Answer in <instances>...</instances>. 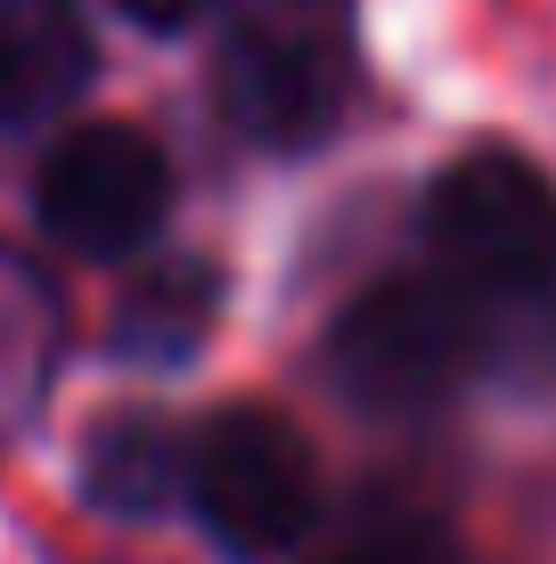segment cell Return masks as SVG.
Returning a JSON list of instances; mask_svg holds the SVG:
<instances>
[{
  "label": "cell",
  "mask_w": 556,
  "mask_h": 564,
  "mask_svg": "<svg viewBox=\"0 0 556 564\" xmlns=\"http://www.w3.org/2000/svg\"><path fill=\"white\" fill-rule=\"evenodd\" d=\"M221 115L262 148H312L336 131L344 90H352V42L319 0H271L238 17L214 57Z\"/></svg>",
  "instance_id": "cell-1"
},
{
  "label": "cell",
  "mask_w": 556,
  "mask_h": 564,
  "mask_svg": "<svg viewBox=\"0 0 556 564\" xmlns=\"http://www.w3.org/2000/svg\"><path fill=\"white\" fill-rule=\"evenodd\" d=\"M336 384L369 410H426L483 360V295L434 279H393L336 319Z\"/></svg>",
  "instance_id": "cell-2"
},
{
  "label": "cell",
  "mask_w": 556,
  "mask_h": 564,
  "mask_svg": "<svg viewBox=\"0 0 556 564\" xmlns=\"http://www.w3.org/2000/svg\"><path fill=\"white\" fill-rule=\"evenodd\" d=\"M188 499H197L205 532L229 556L262 564L279 549H295L303 523H312V451L303 434L271 410H221L188 451Z\"/></svg>",
  "instance_id": "cell-3"
},
{
  "label": "cell",
  "mask_w": 556,
  "mask_h": 564,
  "mask_svg": "<svg viewBox=\"0 0 556 564\" xmlns=\"http://www.w3.org/2000/svg\"><path fill=\"white\" fill-rule=\"evenodd\" d=\"M172 205V164L164 148L148 140V131L131 123H83L66 131V140L50 148L42 181H33V213H42V229L57 246H74V254L90 262H115L131 254V246L156 238Z\"/></svg>",
  "instance_id": "cell-4"
},
{
  "label": "cell",
  "mask_w": 556,
  "mask_h": 564,
  "mask_svg": "<svg viewBox=\"0 0 556 564\" xmlns=\"http://www.w3.org/2000/svg\"><path fill=\"white\" fill-rule=\"evenodd\" d=\"M426 238L467 286L483 295H532L556 279V188L532 164L475 155L426 197Z\"/></svg>",
  "instance_id": "cell-5"
},
{
  "label": "cell",
  "mask_w": 556,
  "mask_h": 564,
  "mask_svg": "<svg viewBox=\"0 0 556 564\" xmlns=\"http://www.w3.org/2000/svg\"><path fill=\"white\" fill-rule=\"evenodd\" d=\"M90 66V25L74 0H0V131L50 123L66 99H83Z\"/></svg>",
  "instance_id": "cell-6"
},
{
  "label": "cell",
  "mask_w": 556,
  "mask_h": 564,
  "mask_svg": "<svg viewBox=\"0 0 556 564\" xmlns=\"http://www.w3.org/2000/svg\"><path fill=\"white\" fill-rule=\"evenodd\" d=\"M57 344H66V311L42 262H25L17 246H0V434L42 410L57 377Z\"/></svg>",
  "instance_id": "cell-7"
},
{
  "label": "cell",
  "mask_w": 556,
  "mask_h": 564,
  "mask_svg": "<svg viewBox=\"0 0 556 564\" xmlns=\"http://www.w3.org/2000/svg\"><path fill=\"white\" fill-rule=\"evenodd\" d=\"M214 327V270L205 262H156L131 279V295L115 303V344L148 368L188 360Z\"/></svg>",
  "instance_id": "cell-8"
},
{
  "label": "cell",
  "mask_w": 556,
  "mask_h": 564,
  "mask_svg": "<svg viewBox=\"0 0 556 564\" xmlns=\"http://www.w3.org/2000/svg\"><path fill=\"white\" fill-rule=\"evenodd\" d=\"M181 482H188V458L172 451L164 417L123 410V417H107L99 434H90V451H83V491L115 516H156Z\"/></svg>",
  "instance_id": "cell-9"
},
{
  "label": "cell",
  "mask_w": 556,
  "mask_h": 564,
  "mask_svg": "<svg viewBox=\"0 0 556 564\" xmlns=\"http://www.w3.org/2000/svg\"><path fill=\"white\" fill-rule=\"evenodd\" d=\"M115 9H123L131 25H148V33H181V25H197L214 0H115Z\"/></svg>",
  "instance_id": "cell-10"
},
{
  "label": "cell",
  "mask_w": 556,
  "mask_h": 564,
  "mask_svg": "<svg viewBox=\"0 0 556 564\" xmlns=\"http://www.w3.org/2000/svg\"><path fill=\"white\" fill-rule=\"evenodd\" d=\"M328 564H410V556H393V549H344V556H328Z\"/></svg>",
  "instance_id": "cell-11"
},
{
  "label": "cell",
  "mask_w": 556,
  "mask_h": 564,
  "mask_svg": "<svg viewBox=\"0 0 556 564\" xmlns=\"http://www.w3.org/2000/svg\"><path fill=\"white\" fill-rule=\"evenodd\" d=\"M541 303V327H548V344H556V279H548V295H532Z\"/></svg>",
  "instance_id": "cell-12"
}]
</instances>
